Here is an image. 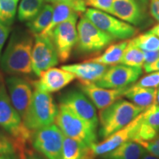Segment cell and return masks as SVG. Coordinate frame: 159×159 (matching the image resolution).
<instances>
[{"label": "cell", "mask_w": 159, "mask_h": 159, "mask_svg": "<svg viewBox=\"0 0 159 159\" xmlns=\"http://www.w3.org/2000/svg\"><path fill=\"white\" fill-rule=\"evenodd\" d=\"M30 32L16 30L13 33L1 57V67L11 75H25L32 72L33 38ZM34 36V35H33Z\"/></svg>", "instance_id": "6da1fadb"}, {"label": "cell", "mask_w": 159, "mask_h": 159, "mask_svg": "<svg viewBox=\"0 0 159 159\" xmlns=\"http://www.w3.org/2000/svg\"><path fill=\"white\" fill-rule=\"evenodd\" d=\"M144 108L122 98L117 99L99 113V136L102 140L128 125Z\"/></svg>", "instance_id": "7a4b0ae2"}, {"label": "cell", "mask_w": 159, "mask_h": 159, "mask_svg": "<svg viewBox=\"0 0 159 159\" xmlns=\"http://www.w3.org/2000/svg\"><path fill=\"white\" fill-rule=\"evenodd\" d=\"M58 107L50 93L35 90L28 110L23 119L24 124L31 130L53 124L56 118Z\"/></svg>", "instance_id": "3957f363"}, {"label": "cell", "mask_w": 159, "mask_h": 159, "mask_svg": "<svg viewBox=\"0 0 159 159\" xmlns=\"http://www.w3.org/2000/svg\"><path fill=\"white\" fill-rule=\"evenodd\" d=\"M55 122L66 136L82 142L89 147L97 142V130L61 103Z\"/></svg>", "instance_id": "277c9868"}, {"label": "cell", "mask_w": 159, "mask_h": 159, "mask_svg": "<svg viewBox=\"0 0 159 159\" xmlns=\"http://www.w3.org/2000/svg\"><path fill=\"white\" fill-rule=\"evenodd\" d=\"M77 30V49L81 53L99 52L115 41L114 38L99 29L84 16L80 19Z\"/></svg>", "instance_id": "5b68a950"}, {"label": "cell", "mask_w": 159, "mask_h": 159, "mask_svg": "<svg viewBox=\"0 0 159 159\" xmlns=\"http://www.w3.org/2000/svg\"><path fill=\"white\" fill-rule=\"evenodd\" d=\"M65 135L56 124L33 130L32 146L47 159H61Z\"/></svg>", "instance_id": "8992f818"}, {"label": "cell", "mask_w": 159, "mask_h": 159, "mask_svg": "<svg viewBox=\"0 0 159 159\" xmlns=\"http://www.w3.org/2000/svg\"><path fill=\"white\" fill-rule=\"evenodd\" d=\"M84 16L115 40H128L135 36L138 32L134 25L95 8L85 10Z\"/></svg>", "instance_id": "52a82bcc"}, {"label": "cell", "mask_w": 159, "mask_h": 159, "mask_svg": "<svg viewBox=\"0 0 159 159\" xmlns=\"http://www.w3.org/2000/svg\"><path fill=\"white\" fill-rule=\"evenodd\" d=\"M77 19L78 16H75L59 24L51 33L50 38L61 62H65L70 57L71 52L76 46Z\"/></svg>", "instance_id": "ba28073f"}, {"label": "cell", "mask_w": 159, "mask_h": 159, "mask_svg": "<svg viewBox=\"0 0 159 159\" xmlns=\"http://www.w3.org/2000/svg\"><path fill=\"white\" fill-rule=\"evenodd\" d=\"M35 43L32 50V70L37 76L43 71L56 66L58 55L51 38L41 35H35Z\"/></svg>", "instance_id": "9c48e42d"}, {"label": "cell", "mask_w": 159, "mask_h": 159, "mask_svg": "<svg viewBox=\"0 0 159 159\" xmlns=\"http://www.w3.org/2000/svg\"><path fill=\"white\" fill-rule=\"evenodd\" d=\"M142 67H133L124 64L111 66L103 76L94 83L99 87L120 89L133 85L142 76Z\"/></svg>", "instance_id": "30bf717a"}, {"label": "cell", "mask_w": 159, "mask_h": 159, "mask_svg": "<svg viewBox=\"0 0 159 159\" xmlns=\"http://www.w3.org/2000/svg\"><path fill=\"white\" fill-rule=\"evenodd\" d=\"M150 0H114L113 13L125 22L140 27L148 21Z\"/></svg>", "instance_id": "8fae6325"}, {"label": "cell", "mask_w": 159, "mask_h": 159, "mask_svg": "<svg viewBox=\"0 0 159 159\" xmlns=\"http://www.w3.org/2000/svg\"><path fill=\"white\" fill-rule=\"evenodd\" d=\"M60 103L66 105L75 114L97 130L99 119L95 105L82 91L71 90L65 93L61 97Z\"/></svg>", "instance_id": "7c38bea8"}, {"label": "cell", "mask_w": 159, "mask_h": 159, "mask_svg": "<svg viewBox=\"0 0 159 159\" xmlns=\"http://www.w3.org/2000/svg\"><path fill=\"white\" fill-rule=\"evenodd\" d=\"M6 83L12 104L23 120L33 97V85L18 75H11L7 77Z\"/></svg>", "instance_id": "4fadbf2b"}, {"label": "cell", "mask_w": 159, "mask_h": 159, "mask_svg": "<svg viewBox=\"0 0 159 159\" xmlns=\"http://www.w3.org/2000/svg\"><path fill=\"white\" fill-rule=\"evenodd\" d=\"M142 112L123 128L111 134L108 138L103 139L101 142H97L91 145V149L94 156H102L116 149L123 143L133 140L142 121Z\"/></svg>", "instance_id": "5bb4252c"}, {"label": "cell", "mask_w": 159, "mask_h": 159, "mask_svg": "<svg viewBox=\"0 0 159 159\" xmlns=\"http://www.w3.org/2000/svg\"><path fill=\"white\" fill-rule=\"evenodd\" d=\"M75 78V75L62 68L52 67L41 72L39 79L31 83L35 89L47 93H53L61 90Z\"/></svg>", "instance_id": "9a60e30c"}, {"label": "cell", "mask_w": 159, "mask_h": 159, "mask_svg": "<svg viewBox=\"0 0 159 159\" xmlns=\"http://www.w3.org/2000/svg\"><path fill=\"white\" fill-rule=\"evenodd\" d=\"M130 86L120 89H106L99 87L94 83H80L81 91L99 110L106 108L117 99L125 97Z\"/></svg>", "instance_id": "2e32d148"}, {"label": "cell", "mask_w": 159, "mask_h": 159, "mask_svg": "<svg viewBox=\"0 0 159 159\" xmlns=\"http://www.w3.org/2000/svg\"><path fill=\"white\" fill-rule=\"evenodd\" d=\"M108 67L102 63L85 61L83 63L62 66L61 68L75 75L80 83H94L103 76Z\"/></svg>", "instance_id": "e0dca14e"}, {"label": "cell", "mask_w": 159, "mask_h": 159, "mask_svg": "<svg viewBox=\"0 0 159 159\" xmlns=\"http://www.w3.org/2000/svg\"><path fill=\"white\" fill-rule=\"evenodd\" d=\"M91 147L76 139L64 137L61 159H94Z\"/></svg>", "instance_id": "ac0fdd59"}, {"label": "cell", "mask_w": 159, "mask_h": 159, "mask_svg": "<svg viewBox=\"0 0 159 159\" xmlns=\"http://www.w3.org/2000/svg\"><path fill=\"white\" fill-rule=\"evenodd\" d=\"M157 88H147L136 84L130 85L125 97L134 104L144 109L156 102Z\"/></svg>", "instance_id": "d6986e66"}, {"label": "cell", "mask_w": 159, "mask_h": 159, "mask_svg": "<svg viewBox=\"0 0 159 159\" xmlns=\"http://www.w3.org/2000/svg\"><path fill=\"white\" fill-rule=\"evenodd\" d=\"M145 152L142 145L130 140L99 157L102 159H140Z\"/></svg>", "instance_id": "ffe728a7"}, {"label": "cell", "mask_w": 159, "mask_h": 159, "mask_svg": "<svg viewBox=\"0 0 159 159\" xmlns=\"http://www.w3.org/2000/svg\"><path fill=\"white\" fill-rule=\"evenodd\" d=\"M128 43V40H124L121 42L111 44L102 55L89 59L88 61L102 63L108 66L120 63Z\"/></svg>", "instance_id": "44dd1931"}, {"label": "cell", "mask_w": 159, "mask_h": 159, "mask_svg": "<svg viewBox=\"0 0 159 159\" xmlns=\"http://www.w3.org/2000/svg\"><path fill=\"white\" fill-rule=\"evenodd\" d=\"M53 7L54 10H53L52 19L50 24L39 35L50 37L52 32L57 25L73 17L79 16L80 15L74 9L65 4H54Z\"/></svg>", "instance_id": "7402d4cb"}, {"label": "cell", "mask_w": 159, "mask_h": 159, "mask_svg": "<svg viewBox=\"0 0 159 159\" xmlns=\"http://www.w3.org/2000/svg\"><path fill=\"white\" fill-rule=\"evenodd\" d=\"M53 5L45 4L40 13L34 19L27 21L26 25L33 35L41 34L50 24L53 14Z\"/></svg>", "instance_id": "603a6c76"}, {"label": "cell", "mask_w": 159, "mask_h": 159, "mask_svg": "<svg viewBox=\"0 0 159 159\" xmlns=\"http://www.w3.org/2000/svg\"><path fill=\"white\" fill-rule=\"evenodd\" d=\"M45 0H21L18 9V19L21 21H29L40 13Z\"/></svg>", "instance_id": "cb8c5ba5"}, {"label": "cell", "mask_w": 159, "mask_h": 159, "mask_svg": "<svg viewBox=\"0 0 159 159\" xmlns=\"http://www.w3.org/2000/svg\"><path fill=\"white\" fill-rule=\"evenodd\" d=\"M144 63V51L139 49L130 41L125 49L120 63L133 67H142Z\"/></svg>", "instance_id": "d4e9b609"}, {"label": "cell", "mask_w": 159, "mask_h": 159, "mask_svg": "<svg viewBox=\"0 0 159 159\" xmlns=\"http://www.w3.org/2000/svg\"><path fill=\"white\" fill-rule=\"evenodd\" d=\"M130 41L143 51L159 50V38L149 31L134 38Z\"/></svg>", "instance_id": "484cf974"}, {"label": "cell", "mask_w": 159, "mask_h": 159, "mask_svg": "<svg viewBox=\"0 0 159 159\" xmlns=\"http://www.w3.org/2000/svg\"><path fill=\"white\" fill-rule=\"evenodd\" d=\"M16 0H0V21L11 26L14 21L17 7Z\"/></svg>", "instance_id": "4316f807"}, {"label": "cell", "mask_w": 159, "mask_h": 159, "mask_svg": "<svg viewBox=\"0 0 159 159\" xmlns=\"http://www.w3.org/2000/svg\"><path fill=\"white\" fill-rule=\"evenodd\" d=\"M142 123L159 133V105L156 102L142 112Z\"/></svg>", "instance_id": "83f0119b"}, {"label": "cell", "mask_w": 159, "mask_h": 159, "mask_svg": "<svg viewBox=\"0 0 159 159\" xmlns=\"http://www.w3.org/2000/svg\"><path fill=\"white\" fill-rule=\"evenodd\" d=\"M47 2L51 4H65L69 5L79 14L85 13L86 10V4L85 0H45Z\"/></svg>", "instance_id": "f1b7e54d"}, {"label": "cell", "mask_w": 159, "mask_h": 159, "mask_svg": "<svg viewBox=\"0 0 159 159\" xmlns=\"http://www.w3.org/2000/svg\"><path fill=\"white\" fill-rule=\"evenodd\" d=\"M136 85L147 88H157L159 86V71L150 72L139 80Z\"/></svg>", "instance_id": "f546056e"}, {"label": "cell", "mask_w": 159, "mask_h": 159, "mask_svg": "<svg viewBox=\"0 0 159 159\" xmlns=\"http://www.w3.org/2000/svg\"><path fill=\"white\" fill-rule=\"evenodd\" d=\"M86 5L91 6L95 9L99 10L105 13H113L114 0H85Z\"/></svg>", "instance_id": "4dcf8cb0"}, {"label": "cell", "mask_w": 159, "mask_h": 159, "mask_svg": "<svg viewBox=\"0 0 159 159\" xmlns=\"http://www.w3.org/2000/svg\"><path fill=\"white\" fill-rule=\"evenodd\" d=\"M5 155H16V152L10 136H6L5 135L1 134H0V156H5Z\"/></svg>", "instance_id": "1f68e13d"}, {"label": "cell", "mask_w": 159, "mask_h": 159, "mask_svg": "<svg viewBox=\"0 0 159 159\" xmlns=\"http://www.w3.org/2000/svg\"><path fill=\"white\" fill-rule=\"evenodd\" d=\"M145 149L147 152L153 155L154 156L159 158V135L152 140L148 142H138Z\"/></svg>", "instance_id": "d6a6232c"}, {"label": "cell", "mask_w": 159, "mask_h": 159, "mask_svg": "<svg viewBox=\"0 0 159 159\" xmlns=\"http://www.w3.org/2000/svg\"><path fill=\"white\" fill-rule=\"evenodd\" d=\"M10 31L9 26H7L2 22L0 21V57H1V52L2 50V48L5 44L6 40H7V37H8Z\"/></svg>", "instance_id": "836d02e7"}, {"label": "cell", "mask_w": 159, "mask_h": 159, "mask_svg": "<svg viewBox=\"0 0 159 159\" xmlns=\"http://www.w3.org/2000/svg\"><path fill=\"white\" fill-rule=\"evenodd\" d=\"M144 66L149 65L155 62L159 58V50L157 51H144Z\"/></svg>", "instance_id": "e575fe53"}, {"label": "cell", "mask_w": 159, "mask_h": 159, "mask_svg": "<svg viewBox=\"0 0 159 159\" xmlns=\"http://www.w3.org/2000/svg\"><path fill=\"white\" fill-rule=\"evenodd\" d=\"M150 13L154 19L159 21V0H150Z\"/></svg>", "instance_id": "d590c367"}, {"label": "cell", "mask_w": 159, "mask_h": 159, "mask_svg": "<svg viewBox=\"0 0 159 159\" xmlns=\"http://www.w3.org/2000/svg\"><path fill=\"white\" fill-rule=\"evenodd\" d=\"M144 69L146 72H152V71H159V58L155 62L150 63V64L144 66Z\"/></svg>", "instance_id": "8d00e7d4"}, {"label": "cell", "mask_w": 159, "mask_h": 159, "mask_svg": "<svg viewBox=\"0 0 159 159\" xmlns=\"http://www.w3.org/2000/svg\"><path fill=\"white\" fill-rule=\"evenodd\" d=\"M22 159H47V158H43V157L39 156V155L38 154H35L34 151H33V152H30V153L27 154V156Z\"/></svg>", "instance_id": "74e56055"}, {"label": "cell", "mask_w": 159, "mask_h": 159, "mask_svg": "<svg viewBox=\"0 0 159 159\" xmlns=\"http://www.w3.org/2000/svg\"><path fill=\"white\" fill-rule=\"evenodd\" d=\"M140 159H159V158H157V157L154 156L153 155L149 153L148 152H147L146 151V152L143 154V156Z\"/></svg>", "instance_id": "f35d334b"}, {"label": "cell", "mask_w": 159, "mask_h": 159, "mask_svg": "<svg viewBox=\"0 0 159 159\" xmlns=\"http://www.w3.org/2000/svg\"><path fill=\"white\" fill-rule=\"evenodd\" d=\"M149 32H150L151 33H152V34H154L155 35H156L157 37L159 38V24H158V25L156 26H154L152 29L150 30Z\"/></svg>", "instance_id": "ab89813d"}, {"label": "cell", "mask_w": 159, "mask_h": 159, "mask_svg": "<svg viewBox=\"0 0 159 159\" xmlns=\"http://www.w3.org/2000/svg\"><path fill=\"white\" fill-rule=\"evenodd\" d=\"M0 159H16V155H5V156H0Z\"/></svg>", "instance_id": "60d3db41"}, {"label": "cell", "mask_w": 159, "mask_h": 159, "mask_svg": "<svg viewBox=\"0 0 159 159\" xmlns=\"http://www.w3.org/2000/svg\"><path fill=\"white\" fill-rule=\"evenodd\" d=\"M156 102L159 105V86L158 89V91H157V98H156Z\"/></svg>", "instance_id": "b9f144b4"}, {"label": "cell", "mask_w": 159, "mask_h": 159, "mask_svg": "<svg viewBox=\"0 0 159 159\" xmlns=\"http://www.w3.org/2000/svg\"><path fill=\"white\" fill-rule=\"evenodd\" d=\"M16 1H19V0H16Z\"/></svg>", "instance_id": "7bdbcfd3"}, {"label": "cell", "mask_w": 159, "mask_h": 159, "mask_svg": "<svg viewBox=\"0 0 159 159\" xmlns=\"http://www.w3.org/2000/svg\"><path fill=\"white\" fill-rule=\"evenodd\" d=\"M2 134V133H0V134Z\"/></svg>", "instance_id": "ee69618b"}]
</instances>
